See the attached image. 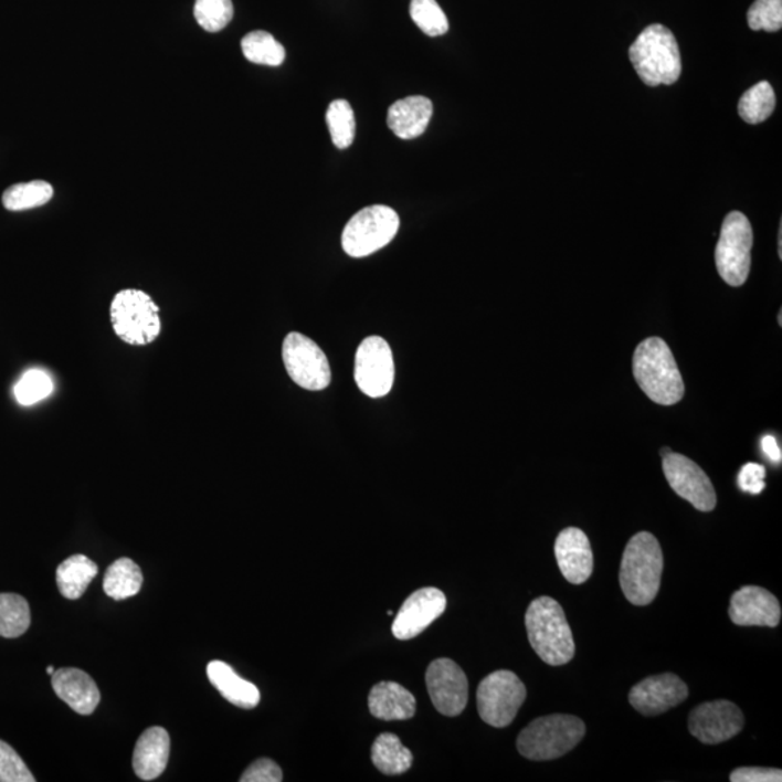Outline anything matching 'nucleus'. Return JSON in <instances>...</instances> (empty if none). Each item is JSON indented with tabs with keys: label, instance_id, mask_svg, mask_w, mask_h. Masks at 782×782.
Returning <instances> with one entry per match:
<instances>
[{
	"label": "nucleus",
	"instance_id": "f257e3e1",
	"mask_svg": "<svg viewBox=\"0 0 782 782\" xmlns=\"http://www.w3.org/2000/svg\"><path fill=\"white\" fill-rule=\"evenodd\" d=\"M633 376L652 402L673 406L686 394V385L672 349L664 339L652 337L633 353Z\"/></svg>",
	"mask_w": 782,
	"mask_h": 782
},
{
	"label": "nucleus",
	"instance_id": "f03ea898",
	"mask_svg": "<svg viewBox=\"0 0 782 782\" xmlns=\"http://www.w3.org/2000/svg\"><path fill=\"white\" fill-rule=\"evenodd\" d=\"M664 570L663 549L649 532H640L627 542L623 552L621 586L625 598L635 606H648L658 595Z\"/></svg>",
	"mask_w": 782,
	"mask_h": 782
},
{
	"label": "nucleus",
	"instance_id": "7ed1b4c3",
	"mask_svg": "<svg viewBox=\"0 0 782 782\" xmlns=\"http://www.w3.org/2000/svg\"><path fill=\"white\" fill-rule=\"evenodd\" d=\"M530 646L545 664L560 667L575 655V642L564 609L551 598L533 600L525 616Z\"/></svg>",
	"mask_w": 782,
	"mask_h": 782
},
{
	"label": "nucleus",
	"instance_id": "20e7f679",
	"mask_svg": "<svg viewBox=\"0 0 782 782\" xmlns=\"http://www.w3.org/2000/svg\"><path fill=\"white\" fill-rule=\"evenodd\" d=\"M630 59L641 81L651 87L674 85L681 76V53L667 27H646L631 45Z\"/></svg>",
	"mask_w": 782,
	"mask_h": 782
},
{
	"label": "nucleus",
	"instance_id": "39448f33",
	"mask_svg": "<svg viewBox=\"0 0 782 782\" xmlns=\"http://www.w3.org/2000/svg\"><path fill=\"white\" fill-rule=\"evenodd\" d=\"M584 721L570 715L539 717L521 730L518 751L530 761H552L572 751L585 737Z\"/></svg>",
	"mask_w": 782,
	"mask_h": 782
},
{
	"label": "nucleus",
	"instance_id": "423d86ee",
	"mask_svg": "<svg viewBox=\"0 0 782 782\" xmlns=\"http://www.w3.org/2000/svg\"><path fill=\"white\" fill-rule=\"evenodd\" d=\"M116 337L129 346H148L161 332L160 309L150 295L137 288L119 292L110 304Z\"/></svg>",
	"mask_w": 782,
	"mask_h": 782
},
{
	"label": "nucleus",
	"instance_id": "0eeeda50",
	"mask_svg": "<svg viewBox=\"0 0 782 782\" xmlns=\"http://www.w3.org/2000/svg\"><path fill=\"white\" fill-rule=\"evenodd\" d=\"M753 231L749 219L740 212H730L721 225L716 245V267L729 286L747 283L752 263Z\"/></svg>",
	"mask_w": 782,
	"mask_h": 782
},
{
	"label": "nucleus",
	"instance_id": "6e6552de",
	"mask_svg": "<svg viewBox=\"0 0 782 782\" xmlns=\"http://www.w3.org/2000/svg\"><path fill=\"white\" fill-rule=\"evenodd\" d=\"M399 226L398 213L384 204L362 209L344 228L342 249L349 257H367L389 245Z\"/></svg>",
	"mask_w": 782,
	"mask_h": 782
},
{
	"label": "nucleus",
	"instance_id": "1a4fd4ad",
	"mask_svg": "<svg viewBox=\"0 0 782 782\" xmlns=\"http://www.w3.org/2000/svg\"><path fill=\"white\" fill-rule=\"evenodd\" d=\"M526 700V687L518 675L507 669L492 673L479 683L477 709L483 721L493 728H507Z\"/></svg>",
	"mask_w": 782,
	"mask_h": 782
},
{
	"label": "nucleus",
	"instance_id": "9d476101",
	"mask_svg": "<svg viewBox=\"0 0 782 782\" xmlns=\"http://www.w3.org/2000/svg\"><path fill=\"white\" fill-rule=\"evenodd\" d=\"M284 367L302 389L310 391L325 390L332 380L330 366L318 344L305 337L304 334H288L283 342Z\"/></svg>",
	"mask_w": 782,
	"mask_h": 782
},
{
	"label": "nucleus",
	"instance_id": "9b49d317",
	"mask_svg": "<svg viewBox=\"0 0 782 782\" xmlns=\"http://www.w3.org/2000/svg\"><path fill=\"white\" fill-rule=\"evenodd\" d=\"M356 383L362 393L372 399L389 394L394 383L393 352L380 337H369L356 353Z\"/></svg>",
	"mask_w": 782,
	"mask_h": 782
},
{
	"label": "nucleus",
	"instance_id": "f8f14e48",
	"mask_svg": "<svg viewBox=\"0 0 782 782\" xmlns=\"http://www.w3.org/2000/svg\"><path fill=\"white\" fill-rule=\"evenodd\" d=\"M663 468L669 487L681 499L690 501L697 510L711 511L717 497L714 484L700 467L681 454L669 453L663 456Z\"/></svg>",
	"mask_w": 782,
	"mask_h": 782
},
{
	"label": "nucleus",
	"instance_id": "ddd939ff",
	"mask_svg": "<svg viewBox=\"0 0 782 782\" xmlns=\"http://www.w3.org/2000/svg\"><path fill=\"white\" fill-rule=\"evenodd\" d=\"M425 679L431 700L441 715L463 714L468 702V679L458 664L450 658L432 661Z\"/></svg>",
	"mask_w": 782,
	"mask_h": 782
},
{
	"label": "nucleus",
	"instance_id": "4468645a",
	"mask_svg": "<svg viewBox=\"0 0 782 782\" xmlns=\"http://www.w3.org/2000/svg\"><path fill=\"white\" fill-rule=\"evenodd\" d=\"M744 725L742 710L728 700L702 702L688 719V729L705 744H719L737 737Z\"/></svg>",
	"mask_w": 782,
	"mask_h": 782
},
{
	"label": "nucleus",
	"instance_id": "2eb2a0df",
	"mask_svg": "<svg viewBox=\"0 0 782 782\" xmlns=\"http://www.w3.org/2000/svg\"><path fill=\"white\" fill-rule=\"evenodd\" d=\"M688 697L687 684L678 675H652L637 683L630 693V702L644 716H658L674 709Z\"/></svg>",
	"mask_w": 782,
	"mask_h": 782
},
{
	"label": "nucleus",
	"instance_id": "dca6fc26",
	"mask_svg": "<svg viewBox=\"0 0 782 782\" xmlns=\"http://www.w3.org/2000/svg\"><path fill=\"white\" fill-rule=\"evenodd\" d=\"M445 609V594L435 586L414 591L400 607L391 632H393L395 640H413V637L421 635L437 617H441Z\"/></svg>",
	"mask_w": 782,
	"mask_h": 782
},
{
	"label": "nucleus",
	"instance_id": "f3484780",
	"mask_svg": "<svg viewBox=\"0 0 782 782\" xmlns=\"http://www.w3.org/2000/svg\"><path fill=\"white\" fill-rule=\"evenodd\" d=\"M729 616L738 626L776 627L781 622V604L762 586L747 585L730 599Z\"/></svg>",
	"mask_w": 782,
	"mask_h": 782
},
{
	"label": "nucleus",
	"instance_id": "a211bd4d",
	"mask_svg": "<svg viewBox=\"0 0 782 782\" xmlns=\"http://www.w3.org/2000/svg\"><path fill=\"white\" fill-rule=\"evenodd\" d=\"M556 557L568 583L583 584L593 574V549L586 535L579 528H567L558 535Z\"/></svg>",
	"mask_w": 782,
	"mask_h": 782
},
{
	"label": "nucleus",
	"instance_id": "6ab92c4d",
	"mask_svg": "<svg viewBox=\"0 0 782 782\" xmlns=\"http://www.w3.org/2000/svg\"><path fill=\"white\" fill-rule=\"evenodd\" d=\"M55 695L82 716L92 715L101 702V691L91 675L77 668L55 669L51 675Z\"/></svg>",
	"mask_w": 782,
	"mask_h": 782
},
{
	"label": "nucleus",
	"instance_id": "aec40b11",
	"mask_svg": "<svg viewBox=\"0 0 782 782\" xmlns=\"http://www.w3.org/2000/svg\"><path fill=\"white\" fill-rule=\"evenodd\" d=\"M170 758L169 732L162 728H150L135 744L133 767L138 779L152 781L166 771Z\"/></svg>",
	"mask_w": 782,
	"mask_h": 782
},
{
	"label": "nucleus",
	"instance_id": "412c9836",
	"mask_svg": "<svg viewBox=\"0 0 782 782\" xmlns=\"http://www.w3.org/2000/svg\"><path fill=\"white\" fill-rule=\"evenodd\" d=\"M434 106L427 97L409 96L390 106L388 125L402 139L421 137L432 118Z\"/></svg>",
	"mask_w": 782,
	"mask_h": 782
},
{
	"label": "nucleus",
	"instance_id": "4be33fe9",
	"mask_svg": "<svg viewBox=\"0 0 782 782\" xmlns=\"http://www.w3.org/2000/svg\"><path fill=\"white\" fill-rule=\"evenodd\" d=\"M369 707L377 719L408 720L416 714V698L398 683L381 681L371 688Z\"/></svg>",
	"mask_w": 782,
	"mask_h": 782
},
{
	"label": "nucleus",
	"instance_id": "5701e85b",
	"mask_svg": "<svg viewBox=\"0 0 782 782\" xmlns=\"http://www.w3.org/2000/svg\"><path fill=\"white\" fill-rule=\"evenodd\" d=\"M207 673L212 686L231 705L241 707V709H254L258 706L261 700L258 688L253 683L241 678L231 665L223 663V661H211Z\"/></svg>",
	"mask_w": 782,
	"mask_h": 782
},
{
	"label": "nucleus",
	"instance_id": "b1692460",
	"mask_svg": "<svg viewBox=\"0 0 782 782\" xmlns=\"http://www.w3.org/2000/svg\"><path fill=\"white\" fill-rule=\"evenodd\" d=\"M97 572L99 568L95 562L82 553L67 558L60 564L55 574L60 593L67 600L81 599L88 584L95 580Z\"/></svg>",
	"mask_w": 782,
	"mask_h": 782
},
{
	"label": "nucleus",
	"instance_id": "393cba45",
	"mask_svg": "<svg viewBox=\"0 0 782 782\" xmlns=\"http://www.w3.org/2000/svg\"><path fill=\"white\" fill-rule=\"evenodd\" d=\"M371 761L381 774L402 775L411 770L413 753L395 735L381 733L372 743Z\"/></svg>",
	"mask_w": 782,
	"mask_h": 782
},
{
	"label": "nucleus",
	"instance_id": "a878e982",
	"mask_svg": "<svg viewBox=\"0 0 782 782\" xmlns=\"http://www.w3.org/2000/svg\"><path fill=\"white\" fill-rule=\"evenodd\" d=\"M142 581L141 568L129 558H120L106 571L104 590L110 599L120 602V600L137 595L139 590H141Z\"/></svg>",
	"mask_w": 782,
	"mask_h": 782
},
{
	"label": "nucleus",
	"instance_id": "bb28decb",
	"mask_svg": "<svg viewBox=\"0 0 782 782\" xmlns=\"http://www.w3.org/2000/svg\"><path fill=\"white\" fill-rule=\"evenodd\" d=\"M776 97L774 88L768 82L758 83L740 97L738 112L747 124L765 123L774 112Z\"/></svg>",
	"mask_w": 782,
	"mask_h": 782
},
{
	"label": "nucleus",
	"instance_id": "cd10ccee",
	"mask_svg": "<svg viewBox=\"0 0 782 782\" xmlns=\"http://www.w3.org/2000/svg\"><path fill=\"white\" fill-rule=\"evenodd\" d=\"M53 186L43 180L30 181V183H20L4 190L2 202L3 207L11 212L28 211L44 207L53 199Z\"/></svg>",
	"mask_w": 782,
	"mask_h": 782
},
{
	"label": "nucleus",
	"instance_id": "c85d7f7f",
	"mask_svg": "<svg viewBox=\"0 0 782 782\" xmlns=\"http://www.w3.org/2000/svg\"><path fill=\"white\" fill-rule=\"evenodd\" d=\"M31 625L30 604L20 594H0V636L20 637Z\"/></svg>",
	"mask_w": 782,
	"mask_h": 782
},
{
	"label": "nucleus",
	"instance_id": "c756f323",
	"mask_svg": "<svg viewBox=\"0 0 782 782\" xmlns=\"http://www.w3.org/2000/svg\"><path fill=\"white\" fill-rule=\"evenodd\" d=\"M242 53L251 63L277 67L286 59V50L272 34L254 31L241 41Z\"/></svg>",
	"mask_w": 782,
	"mask_h": 782
},
{
	"label": "nucleus",
	"instance_id": "7c9ffc66",
	"mask_svg": "<svg viewBox=\"0 0 782 782\" xmlns=\"http://www.w3.org/2000/svg\"><path fill=\"white\" fill-rule=\"evenodd\" d=\"M330 138L339 150H346L356 138V116L347 101H334L326 110Z\"/></svg>",
	"mask_w": 782,
	"mask_h": 782
},
{
	"label": "nucleus",
	"instance_id": "2f4dec72",
	"mask_svg": "<svg viewBox=\"0 0 782 782\" xmlns=\"http://www.w3.org/2000/svg\"><path fill=\"white\" fill-rule=\"evenodd\" d=\"M411 17L426 35L441 36L450 30L448 18L436 0H412Z\"/></svg>",
	"mask_w": 782,
	"mask_h": 782
},
{
	"label": "nucleus",
	"instance_id": "473e14b6",
	"mask_svg": "<svg viewBox=\"0 0 782 782\" xmlns=\"http://www.w3.org/2000/svg\"><path fill=\"white\" fill-rule=\"evenodd\" d=\"M232 0H196L194 18L208 32H219L232 21Z\"/></svg>",
	"mask_w": 782,
	"mask_h": 782
},
{
	"label": "nucleus",
	"instance_id": "72a5a7b5",
	"mask_svg": "<svg viewBox=\"0 0 782 782\" xmlns=\"http://www.w3.org/2000/svg\"><path fill=\"white\" fill-rule=\"evenodd\" d=\"M54 383L43 370H30L15 385V398L22 406H32L53 393Z\"/></svg>",
	"mask_w": 782,
	"mask_h": 782
},
{
	"label": "nucleus",
	"instance_id": "f704fd0d",
	"mask_svg": "<svg viewBox=\"0 0 782 782\" xmlns=\"http://www.w3.org/2000/svg\"><path fill=\"white\" fill-rule=\"evenodd\" d=\"M748 23L752 31L776 32L782 27V0H755L749 8Z\"/></svg>",
	"mask_w": 782,
	"mask_h": 782
},
{
	"label": "nucleus",
	"instance_id": "c9c22d12",
	"mask_svg": "<svg viewBox=\"0 0 782 782\" xmlns=\"http://www.w3.org/2000/svg\"><path fill=\"white\" fill-rule=\"evenodd\" d=\"M34 775L15 749L0 740V782H34Z\"/></svg>",
	"mask_w": 782,
	"mask_h": 782
},
{
	"label": "nucleus",
	"instance_id": "e433bc0d",
	"mask_svg": "<svg viewBox=\"0 0 782 782\" xmlns=\"http://www.w3.org/2000/svg\"><path fill=\"white\" fill-rule=\"evenodd\" d=\"M241 782H281L283 781L282 768L268 758H261L242 774Z\"/></svg>",
	"mask_w": 782,
	"mask_h": 782
},
{
	"label": "nucleus",
	"instance_id": "4c0bfd02",
	"mask_svg": "<svg viewBox=\"0 0 782 782\" xmlns=\"http://www.w3.org/2000/svg\"><path fill=\"white\" fill-rule=\"evenodd\" d=\"M767 469L761 464L748 463L740 469L738 484L740 490L749 495H760L765 490Z\"/></svg>",
	"mask_w": 782,
	"mask_h": 782
},
{
	"label": "nucleus",
	"instance_id": "58836bf2",
	"mask_svg": "<svg viewBox=\"0 0 782 782\" xmlns=\"http://www.w3.org/2000/svg\"><path fill=\"white\" fill-rule=\"evenodd\" d=\"M732 782H781L782 772L775 768L743 767L730 774Z\"/></svg>",
	"mask_w": 782,
	"mask_h": 782
},
{
	"label": "nucleus",
	"instance_id": "ea45409f",
	"mask_svg": "<svg viewBox=\"0 0 782 782\" xmlns=\"http://www.w3.org/2000/svg\"><path fill=\"white\" fill-rule=\"evenodd\" d=\"M762 451L763 454L768 456L772 461V463L780 464L782 459V453L781 448L779 445V442H776V437L767 435L762 437Z\"/></svg>",
	"mask_w": 782,
	"mask_h": 782
},
{
	"label": "nucleus",
	"instance_id": "a19ab883",
	"mask_svg": "<svg viewBox=\"0 0 782 782\" xmlns=\"http://www.w3.org/2000/svg\"><path fill=\"white\" fill-rule=\"evenodd\" d=\"M779 255H780V258H782V226H780V232H779Z\"/></svg>",
	"mask_w": 782,
	"mask_h": 782
},
{
	"label": "nucleus",
	"instance_id": "79ce46f5",
	"mask_svg": "<svg viewBox=\"0 0 782 782\" xmlns=\"http://www.w3.org/2000/svg\"><path fill=\"white\" fill-rule=\"evenodd\" d=\"M669 453H672V450H669V448L661 450V455H663V456H665V455H667V454H669Z\"/></svg>",
	"mask_w": 782,
	"mask_h": 782
},
{
	"label": "nucleus",
	"instance_id": "37998d69",
	"mask_svg": "<svg viewBox=\"0 0 782 782\" xmlns=\"http://www.w3.org/2000/svg\"><path fill=\"white\" fill-rule=\"evenodd\" d=\"M54 673H55V668H54V667H49V668H46V674L53 675Z\"/></svg>",
	"mask_w": 782,
	"mask_h": 782
},
{
	"label": "nucleus",
	"instance_id": "c03bdc74",
	"mask_svg": "<svg viewBox=\"0 0 782 782\" xmlns=\"http://www.w3.org/2000/svg\"><path fill=\"white\" fill-rule=\"evenodd\" d=\"M779 324H780V326H782V311H780V315H779Z\"/></svg>",
	"mask_w": 782,
	"mask_h": 782
}]
</instances>
